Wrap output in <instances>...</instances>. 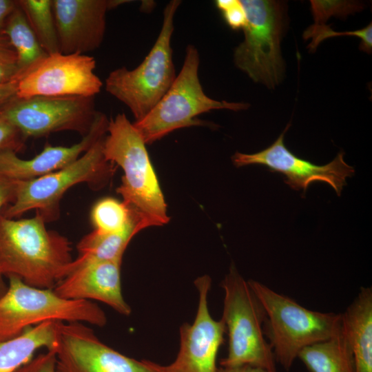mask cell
<instances>
[{
  "label": "cell",
  "mask_w": 372,
  "mask_h": 372,
  "mask_svg": "<svg viewBox=\"0 0 372 372\" xmlns=\"http://www.w3.org/2000/svg\"><path fill=\"white\" fill-rule=\"evenodd\" d=\"M26 138L0 115V151L10 149L18 153L25 147Z\"/></svg>",
  "instance_id": "obj_28"
},
{
  "label": "cell",
  "mask_w": 372,
  "mask_h": 372,
  "mask_svg": "<svg viewBox=\"0 0 372 372\" xmlns=\"http://www.w3.org/2000/svg\"><path fill=\"white\" fill-rule=\"evenodd\" d=\"M215 4L231 28L233 30L244 28L247 23V17L240 1L217 0Z\"/></svg>",
  "instance_id": "obj_27"
},
{
  "label": "cell",
  "mask_w": 372,
  "mask_h": 372,
  "mask_svg": "<svg viewBox=\"0 0 372 372\" xmlns=\"http://www.w3.org/2000/svg\"><path fill=\"white\" fill-rule=\"evenodd\" d=\"M107 135L103 140L106 160L123 171L116 192L123 202L148 225L167 224V205L152 165L146 144L127 116L118 114L109 120Z\"/></svg>",
  "instance_id": "obj_2"
},
{
  "label": "cell",
  "mask_w": 372,
  "mask_h": 372,
  "mask_svg": "<svg viewBox=\"0 0 372 372\" xmlns=\"http://www.w3.org/2000/svg\"><path fill=\"white\" fill-rule=\"evenodd\" d=\"M105 136L65 167L30 180L19 181L14 200L1 214L17 218L36 209L45 222L52 221L58 218L60 200L72 187L85 183L94 189L103 187L114 172V164L104 156Z\"/></svg>",
  "instance_id": "obj_8"
},
{
  "label": "cell",
  "mask_w": 372,
  "mask_h": 372,
  "mask_svg": "<svg viewBox=\"0 0 372 372\" xmlns=\"http://www.w3.org/2000/svg\"><path fill=\"white\" fill-rule=\"evenodd\" d=\"M216 372H271L264 368L250 365L242 364L234 366H220L217 368Z\"/></svg>",
  "instance_id": "obj_33"
},
{
  "label": "cell",
  "mask_w": 372,
  "mask_h": 372,
  "mask_svg": "<svg viewBox=\"0 0 372 372\" xmlns=\"http://www.w3.org/2000/svg\"><path fill=\"white\" fill-rule=\"evenodd\" d=\"M0 297V341L14 338L28 328L48 321L81 322L103 327L105 312L96 303L66 299L53 289L30 286L10 276Z\"/></svg>",
  "instance_id": "obj_5"
},
{
  "label": "cell",
  "mask_w": 372,
  "mask_h": 372,
  "mask_svg": "<svg viewBox=\"0 0 372 372\" xmlns=\"http://www.w3.org/2000/svg\"><path fill=\"white\" fill-rule=\"evenodd\" d=\"M199 63L197 48L188 45L181 70L171 87L143 119L133 123L145 144L180 128L207 125L196 117L211 110L239 111L249 107L246 103L219 101L208 96L200 82Z\"/></svg>",
  "instance_id": "obj_6"
},
{
  "label": "cell",
  "mask_w": 372,
  "mask_h": 372,
  "mask_svg": "<svg viewBox=\"0 0 372 372\" xmlns=\"http://www.w3.org/2000/svg\"><path fill=\"white\" fill-rule=\"evenodd\" d=\"M247 17L245 38L235 49L236 65L269 89L285 74L281 40L286 25L285 4L277 1L241 0Z\"/></svg>",
  "instance_id": "obj_9"
},
{
  "label": "cell",
  "mask_w": 372,
  "mask_h": 372,
  "mask_svg": "<svg viewBox=\"0 0 372 372\" xmlns=\"http://www.w3.org/2000/svg\"><path fill=\"white\" fill-rule=\"evenodd\" d=\"M90 218L94 230L104 234L122 231L136 219H141L149 227L146 222L123 201L110 197L102 198L94 204Z\"/></svg>",
  "instance_id": "obj_24"
},
{
  "label": "cell",
  "mask_w": 372,
  "mask_h": 372,
  "mask_svg": "<svg viewBox=\"0 0 372 372\" xmlns=\"http://www.w3.org/2000/svg\"><path fill=\"white\" fill-rule=\"evenodd\" d=\"M2 34L8 38L16 52L19 78L48 55L40 45L18 1L17 8L8 19Z\"/></svg>",
  "instance_id": "obj_22"
},
{
  "label": "cell",
  "mask_w": 372,
  "mask_h": 372,
  "mask_svg": "<svg viewBox=\"0 0 372 372\" xmlns=\"http://www.w3.org/2000/svg\"><path fill=\"white\" fill-rule=\"evenodd\" d=\"M342 326L353 352L355 372H372V289L361 287L342 313Z\"/></svg>",
  "instance_id": "obj_18"
},
{
  "label": "cell",
  "mask_w": 372,
  "mask_h": 372,
  "mask_svg": "<svg viewBox=\"0 0 372 372\" xmlns=\"http://www.w3.org/2000/svg\"><path fill=\"white\" fill-rule=\"evenodd\" d=\"M109 120L98 112L90 132L71 146L45 145L34 157L21 159L10 149L0 151V174L12 180H30L61 169L75 161L107 132Z\"/></svg>",
  "instance_id": "obj_17"
},
{
  "label": "cell",
  "mask_w": 372,
  "mask_h": 372,
  "mask_svg": "<svg viewBox=\"0 0 372 372\" xmlns=\"http://www.w3.org/2000/svg\"><path fill=\"white\" fill-rule=\"evenodd\" d=\"M125 0H52L60 52L85 54L101 45L106 13Z\"/></svg>",
  "instance_id": "obj_15"
},
{
  "label": "cell",
  "mask_w": 372,
  "mask_h": 372,
  "mask_svg": "<svg viewBox=\"0 0 372 372\" xmlns=\"http://www.w3.org/2000/svg\"><path fill=\"white\" fill-rule=\"evenodd\" d=\"M7 287H6L5 283L3 280V276L0 273V297L6 291Z\"/></svg>",
  "instance_id": "obj_34"
},
{
  "label": "cell",
  "mask_w": 372,
  "mask_h": 372,
  "mask_svg": "<svg viewBox=\"0 0 372 372\" xmlns=\"http://www.w3.org/2000/svg\"><path fill=\"white\" fill-rule=\"evenodd\" d=\"M57 321H48L28 328L19 335L0 341V372H14L43 348L55 350Z\"/></svg>",
  "instance_id": "obj_19"
},
{
  "label": "cell",
  "mask_w": 372,
  "mask_h": 372,
  "mask_svg": "<svg viewBox=\"0 0 372 372\" xmlns=\"http://www.w3.org/2000/svg\"><path fill=\"white\" fill-rule=\"evenodd\" d=\"M224 290L222 320L228 334L227 355L220 366L250 364L276 372V360L265 338V311L234 265L221 282Z\"/></svg>",
  "instance_id": "obj_7"
},
{
  "label": "cell",
  "mask_w": 372,
  "mask_h": 372,
  "mask_svg": "<svg viewBox=\"0 0 372 372\" xmlns=\"http://www.w3.org/2000/svg\"><path fill=\"white\" fill-rule=\"evenodd\" d=\"M18 60L16 52L8 38L0 34V83L19 79Z\"/></svg>",
  "instance_id": "obj_26"
},
{
  "label": "cell",
  "mask_w": 372,
  "mask_h": 372,
  "mask_svg": "<svg viewBox=\"0 0 372 372\" xmlns=\"http://www.w3.org/2000/svg\"><path fill=\"white\" fill-rule=\"evenodd\" d=\"M17 6V1L0 0V34H2L8 19Z\"/></svg>",
  "instance_id": "obj_32"
},
{
  "label": "cell",
  "mask_w": 372,
  "mask_h": 372,
  "mask_svg": "<svg viewBox=\"0 0 372 372\" xmlns=\"http://www.w3.org/2000/svg\"><path fill=\"white\" fill-rule=\"evenodd\" d=\"M18 3L45 52H61L52 0H19Z\"/></svg>",
  "instance_id": "obj_23"
},
{
  "label": "cell",
  "mask_w": 372,
  "mask_h": 372,
  "mask_svg": "<svg viewBox=\"0 0 372 372\" xmlns=\"http://www.w3.org/2000/svg\"><path fill=\"white\" fill-rule=\"evenodd\" d=\"M14 372H56L55 350L35 355Z\"/></svg>",
  "instance_id": "obj_29"
},
{
  "label": "cell",
  "mask_w": 372,
  "mask_h": 372,
  "mask_svg": "<svg viewBox=\"0 0 372 372\" xmlns=\"http://www.w3.org/2000/svg\"><path fill=\"white\" fill-rule=\"evenodd\" d=\"M180 3L172 0L165 7L160 32L144 60L132 70L115 69L105 79L106 91L130 109L135 122L154 108L176 77L171 41Z\"/></svg>",
  "instance_id": "obj_4"
},
{
  "label": "cell",
  "mask_w": 372,
  "mask_h": 372,
  "mask_svg": "<svg viewBox=\"0 0 372 372\" xmlns=\"http://www.w3.org/2000/svg\"><path fill=\"white\" fill-rule=\"evenodd\" d=\"M147 227L143 220L136 219L120 232L104 234L93 230L77 244L78 256L72 262L71 271L87 262L122 261L123 255L132 238Z\"/></svg>",
  "instance_id": "obj_20"
},
{
  "label": "cell",
  "mask_w": 372,
  "mask_h": 372,
  "mask_svg": "<svg viewBox=\"0 0 372 372\" xmlns=\"http://www.w3.org/2000/svg\"><path fill=\"white\" fill-rule=\"evenodd\" d=\"M38 214L8 218L0 214V273L25 284L53 289L71 271L74 259L69 240L48 230Z\"/></svg>",
  "instance_id": "obj_1"
},
{
  "label": "cell",
  "mask_w": 372,
  "mask_h": 372,
  "mask_svg": "<svg viewBox=\"0 0 372 372\" xmlns=\"http://www.w3.org/2000/svg\"><path fill=\"white\" fill-rule=\"evenodd\" d=\"M56 372H161L159 364L126 356L81 322H58Z\"/></svg>",
  "instance_id": "obj_12"
},
{
  "label": "cell",
  "mask_w": 372,
  "mask_h": 372,
  "mask_svg": "<svg viewBox=\"0 0 372 372\" xmlns=\"http://www.w3.org/2000/svg\"><path fill=\"white\" fill-rule=\"evenodd\" d=\"M290 125L278 138L266 149L254 154L236 152L232 156L236 167L261 165L273 172L282 174L285 183L296 191H307L309 185L316 181L328 183L338 196L347 185L346 180L355 172L353 167L344 160V152H340L328 164L318 165L304 160L289 151L284 143V135Z\"/></svg>",
  "instance_id": "obj_13"
},
{
  "label": "cell",
  "mask_w": 372,
  "mask_h": 372,
  "mask_svg": "<svg viewBox=\"0 0 372 372\" xmlns=\"http://www.w3.org/2000/svg\"><path fill=\"white\" fill-rule=\"evenodd\" d=\"M211 280L207 275L194 282L198 292V305L192 324L180 327V347L175 360L167 366L159 364L161 372H216V358L222 345L225 325L215 320L208 307Z\"/></svg>",
  "instance_id": "obj_14"
},
{
  "label": "cell",
  "mask_w": 372,
  "mask_h": 372,
  "mask_svg": "<svg viewBox=\"0 0 372 372\" xmlns=\"http://www.w3.org/2000/svg\"><path fill=\"white\" fill-rule=\"evenodd\" d=\"M95 68L94 58L85 54H48L19 78L16 96L94 97L103 86Z\"/></svg>",
  "instance_id": "obj_11"
},
{
  "label": "cell",
  "mask_w": 372,
  "mask_h": 372,
  "mask_svg": "<svg viewBox=\"0 0 372 372\" xmlns=\"http://www.w3.org/2000/svg\"><path fill=\"white\" fill-rule=\"evenodd\" d=\"M298 358L310 372H355L353 352L343 326L332 338L303 349Z\"/></svg>",
  "instance_id": "obj_21"
},
{
  "label": "cell",
  "mask_w": 372,
  "mask_h": 372,
  "mask_svg": "<svg viewBox=\"0 0 372 372\" xmlns=\"http://www.w3.org/2000/svg\"><path fill=\"white\" fill-rule=\"evenodd\" d=\"M18 79L7 83H0V108L16 97Z\"/></svg>",
  "instance_id": "obj_31"
},
{
  "label": "cell",
  "mask_w": 372,
  "mask_h": 372,
  "mask_svg": "<svg viewBox=\"0 0 372 372\" xmlns=\"http://www.w3.org/2000/svg\"><path fill=\"white\" fill-rule=\"evenodd\" d=\"M121 265L119 260L83 263L74 268L53 290L63 298L98 300L121 315L130 316L131 308L122 293Z\"/></svg>",
  "instance_id": "obj_16"
},
{
  "label": "cell",
  "mask_w": 372,
  "mask_h": 372,
  "mask_svg": "<svg viewBox=\"0 0 372 372\" xmlns=\"http://www.w3.org/2000/svg\"><path fill=\"white\" fill-rule=\"evenodd\" d=\"M247 282L265 311L263 331L275 360L286 370L303 349L342 331V313L309 310L260 282Z\"/></svg>",
  "instance_id": "obj_3"
},
{
  "label": "cell",
  "mask_w": 372,
  "mask_h": 372,
  "mask_svg": "<svg viewBox=\"0 0 372 372\" xmlns=\"http://www.w3.org/2000/svg\"><path fill=\"white\" fill-rule=\"evenodd\" d=\"M19 180H12L0 174V214L8 205L12 203L17 195Z\"/></svg>",
  "instance_id": "obj_30"
},
{
  "label": "cell",
  "mask_w": 372,
  "mask_h": 372,
  "mask_svg": "<svg viewBox=\"0 0 372 372\" xmlns=\"http://www.w3.org/2000/svg\"><path fill=\"white\" fill-rule=\"evenodd\" d=\"M94 98L16 96L0 108V115L26 139L61 131H73L84 136L90 132L98 113Z\"/></svg>",
  "instance_id": "obj_10"
},
{
  "label": "cell",
  "mask_w": 372,
  "mask_h": 372,
  "mask_svg": "<svg viewBox=\"0 0 372 372\" xmlns=\"http://www.w3.org/2000/svg\"><path fill=\"white\" fill-rule=\"evenodd\" d=\"M340 35H349L355 36L359 37L362 40L361 48L370 52L372 48V25L371 23L369 24L366 28L361 30L338 32L332 30L329 27H327L324 25L315 24L309 28L304 33V37L305 38L312 37L313 40L309 45V48L314 50L317 48L318 44L324 39L332 37L334 36Z\"/></svg>",
  "instance_id": "obj_25"
}]
</instances>
